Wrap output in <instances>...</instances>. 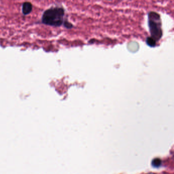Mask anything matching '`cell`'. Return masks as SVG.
<instances>
[{"mask_svg": "<svg viewBox=\"0 0 174 174\" xmlns=\"http://www.w3.org/2000/svg\"><path fill=\"white\" fill-rule=\"evenodd\" d=\"M64 10L62 7H52L46 10L42 16V23L51 26H61L64 22Z\"/></svg>", "mask_w": 174, "mask_h": 174, "instance_id": "1", "label": "cell"}, {"mask_svg": "<svg viewBox=\"0 0 174 174\" xmlns=\"http://www.w3.org/2000/svg\"><path fill=\"white\" fill-rule=\"evenodd\" d=\"M148 19L151 37L156 42H159L163 35L160 14L154 11H151L148 13Z\"/></svg>", "mask_w": 174, "mask_h": 174, "instance_id": "2", "label": "cell"}, {"mask_svg": "<svg viewBox=\"0 0 174 174\" xmlns=\"http://www.w3.org/2000/svg\"><path fill=\"white\" fill-rule=\"evenodd\" d=\"M32 5L29 2H25L23 4L22 12L24 15H28L32 11Z\"/></svg>", "mask_w": 174, "mask_h": 174, "instance_id": "3", "label": "cell"}, {"mask_svg": "<svg viewBox=\"0 0 174 174\" xmlns=\"http://www.w3.org/2000/svg\"><path fill=\"white\" fill-rule=\"evenodd\" d=\"M146 43L148 46H149L151 48L155 47L156 46V44H157V42L153 38H151V36L146 38Z\"/></svg>", "mask_w": 174, "mask_h": 174, "instance_id": "4", "label": "cell"}, {"mask_svg": "<svg viewBox=\"0 0 174 174\" xmlns=\"http://www.w3.org/2000/svg\"><path fill=\"white\" fill-rule=\"evenodd\" d=\"M162 161L160 158H156L155 159H154L152 160V165L153 167H160V166L161 165Z\"/></svg>", "mask_w": 174, "mask_h": 174, "instance_id": "5", "label": "cell"}, {"mask_svg": "<svg viewBox=\"0 0 174 174\" xmlns=\"http://www.w3.org/2000/svg\"><path fill=\"white\" fill-rule=\"evenodd\" d=\"M63 24L64 25V26L65 27V28H67V29H71L73 27V25L68 21H64Z\"/></svg>", "mask_w": 174, "mask_h": 174, "instance_id": "6", "label": "cell"}, {"mask_svg": "<svg viewBox=\"0 0 174 174\" xmlns=\"http://www.w3.org/2000/svg\"><path fill=\"white\" fill-rule=\"evenodd\" d=\"M109 1H110V0H109Z\"/></svg>", "mask_w": 174, "mask_h": 174, "instance_id": "7", "label": "cell"}]
</instances>
